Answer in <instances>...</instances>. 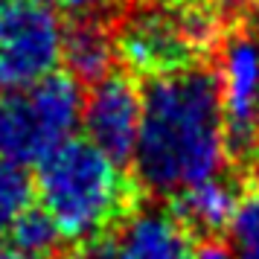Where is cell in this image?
I'll use <instances>...</instances> for the list:
<instances>
[{
	"label": "cell",
	"mask_w": 259,
	"mask_h": 259,
	"mask_svg": "<svg viewBox=\"0 0 259 259\" xmlns=\"http://www.w3.org/2000/svg\"><path fill=\"white\" fill-rule=\"evenodd\" d=\"M227 128L215 73L184 67L152 76L143 91V125L134 152L146 189L175 195L215 178L227 163Z\"/></svg>",
	"instance_id": "1"
},
{
	"label": "cell",
	"mask_w": 259,
	"mask_h": 259,
	"mask_svg": "<svg viewBox=\"0 0 259 259\" xmlns=\"http://www.w3.org/2000/svg\"><path fill=\"white\" fill-rule=\"evenodd\" d=\"M35 192L61 236L76 242L105 233L134 207V187L119 163L76 137L38 160Z\"/></svg>",
	"instance_id": "2"
},
{
	"label": "cell",
	"mask_w": 259,
	"mask_h": 259,
	"mask_svg": "<svg viewBox=\"0 0 259 259\" xmlns=\"http://www.w3.org/2000/svg\"><path fill=\"white\" fill-rule=\"evenodd\" d=\"M64 24L50 0H6L0 26V91H26L56 73Z\"/></svg>",
	"instance_id": "3"
},
{
	"label": "cell",
	"mask_w": 259,
	"mask_h": 259,
	"mask_svg": "<svg viewBox=\"0 0 259 259\" xmlns=\"http://www.w3.org/2000/svg\"><path fill=\"white\" fill-rule=\"evenodd\" d=\"M143 125V91L131 76L111 73L84 94V140L108 154L114 163L134 160Z\"/></svg>",
	"instance_id": "4"
},
{
	"label": "cell",
	"mask_w": 259,
	"mask_h": 259,
	"mask_svg": "<svg viewBox=\"0 0 259 259\" xmlns=\"http://www.w3.org/2000/svg\"><path fill=\"white\" fill-rule=\"evenodd\" d=\"M114 35H117L119 61L137 76L152 79L172 70H184L192 67V61L198 59L175 6L137 9L122 21Z\"/></svg>",
	"instance_id": "5"
},
{
	"label": "cell",
	"mask_w": 259,
	"mask_h": 259,
	"mask_svg": "<svg viewBox=\"0 0 259 259\" xmlns=\"http://www.w3.org/2000/svg\"><path fill=\"white\" fill-rule=\"evenodd\" d=\"M215 84L230 152H253L259 140V41L247 35L230 38L219 61Z\"/></svg>",
	"instance_id": "6"
},
{
	"label": "cell",
	"mask_w": 259,
	"mask_h": 259,
	"mask_svg": "<svg viewBox=\"0 0 259 259\" xmlns=\"http://www.w3.org/2000/svg\"><path fill=\"white\" fill-rule=\"evenodd\" d=\"M114 259H192V233L172 210L143 207L119 224Z\"/></svg>",
	"instance_id": "7"
},
{
	"label": "cell",
	"mask_w": 259,
	"mask_h": 259,
	"mask_svg": "<svg viewBox=\"0 0 259 259\" xmlns=\"http://www.w3.org/2000/svg\"><path fill=\"white\" fill-rule=\"evenodd\" d=\"M117 59V35L99 18H76L64 26L61 61L76 82H102L114 73Z\"/></svg>",
	"instance_id": "8"
},
{
	"label": "cell",
	"mask_w": 259,
	"mask_h": 259,
	"mask_svg": "<svg viewBox=\"0 0 259 259\" xmlns=\"http://www.w3.org/2000/svg\"><path fill=\"white\" fill-rule=\"evenodd\" d=\"M26 96L35 108V117L44 128L50 152L61 143L73 140L76 128L82 125L84 94L70 73H50L47 79L26 88Z\"/></svg>",
	"instance_id": "9"
},
{
	"label": "cell",
	"mask_w": 259,
	"mask_h": 259,
	"mask_svg": "<svg viewBox=\"0 0 259 259\" xmlns=\"http://www.w3.org/2000/svg\"><path fill=\"white\" fill-rule=\"evenodd\" d=\"M239 198L242 195L236 192L233 184L215 175L175 192L172 195V212L184 222L189 233L215 236L227 230V224L239 207Z\"/></svg>",
	"instance_id": "10"
},
{
	"label": "cell",
	"mask_w": 259,
	"mask_h": 259,
	"mask_svg": "<svg viewBox=\"0 0 259 259\" xmlns=\"http://www.w3.org/2000/svg\"><path fill=\"white\" fill-rule=\"evenodd\" d=\"M47 154L50 143L26 91H0V160L29 166Z\"/></svg>",
	"instance_id": "11"
},
{
	"label": "cell",
	"mask_w": 259,
	"mask_h": 259,
	"mask_svg": "<svg viewBox=\"0 0 259 259\" xmlns=\"http://www.w3.org/2000/svg\"><path fill=\"white\" fill-rule=\"evenodd\" d=\"M9 242L12 247L18 250H24L29 256H38V259H47L56 253V247L61 245V230L59 224L53 222V215H50L44 207H29V210L12 224V230H9Z\"/></svg>",
	"instance_id": "12"
},
{
	"label": "cell",
	"mask_w": 259,
	"mask_h": 259,
	"mask_svg": "<svg viewBox=\"0 0 259 259\" xmlns=\"http://www.w3.org/2000/svg\"><path fill=\"white\" fill-rule=\"evenodd\" d=\"M35 181L26 175L24 166L0 160V236L9 233L12 224L32 207Z\"/></svg>",
	"instance_id": "13"
},
{
	"label": "cell",
	"mask_w": 259,
	"mask_h": 259,
	"mask_svg": "<svg viewBox=\"0 0 259 259\" xmlns=\"http://www.w3.org/2000/svg\"><path fill=\"white\" fill-rule=\"evenodd\" d=\"M227 242L236 259H259V189L239 198V207L227 224Z\"/></svg>",
	"instance_id": "14"
},
{
	"label": "cell",
	"mask_w": 259,
	"mask_h": 259,
	"mask_svg": "<svg viewBox=\"0 0 259 259\" xmlns=\"http://www.w3.org/2000/svg\"><path fill=\"white\" fill-rule=\"evenodd\" d=\"M67 259H114V236L99 233L91 236V239H82L67 253Z\"/></svg>",
	"instance_id": "15"
},
{
	"label": "cell",
	"mask_w": 259,
	"mask_h": 259,
	"mask_svg": "<svg viewBox=\"0 0 259 259\" xmlns=\"http://www.w3.org/2000/svg\"><path fill=\"white\" fill-rule=\"evenodd\" d=\"M53 6H59L61 12L73 15V18H99L108 12L117 0H50Z\"/></svg>",
	"instance_id": "16"
},
{
	"label": "cell",
	"mask_w": 259,
	"mask_h": 259,
	"mask_svg": "<svg viewBox=\"0 0 259 259\" xmlns=\"http://www.w3.org/2000/svg\"><path fill=\"white\" fill-rule=\"evenodd\" d=\"M192 259H236L230 242L215 239V236H204L198 245H192Z\"/></svg>",
	"instance_id": "17"
},
{
	"label": "cell",
	"mask_w": 259,
	"mask_h": 259,
	"mask_svg": "<svg viewBox=\"0 0 259 259\" xmlns=\"http://www.w3.org/2000/svg\"><path fill=\"white\" fill-rule=\"evenodd\" d=\"M0 259H38V256H29V253H24V250L6 245V247H0Z\"/></svg>",
	"instance_id": "18"
},
{
	"label": "cell",
	"mask_w": 259,
	"mask_h": 259,
	"mask_svg": "<svg viewBox=\"0 0 259 259\" xmlns=\"http://www.w3.org/2000/svg\"><path fill=\"white\" fill-rule=\"evenodd\" d=\"M3 12H6V0H0V26H3Z\"/></svg>",
	"instance_id": "19"
},
{
	"label": "cell",
	"mask_w": 259,
	"mask_h": 259,
	"mask_svg": "<svg viewBox=\"0 0 259 259\" xmlns=\"http://www.w3.org/2000/svg\"><path fill=\"white\" fill-rule=\"evenodd\" d=\"M224 3H230V6H242V3H250V0H224Z\"/></svg>",
	"instance_id": "20"
}]
</instances>
